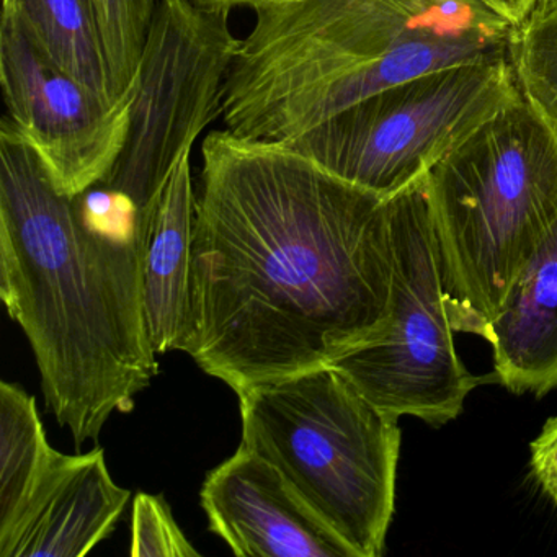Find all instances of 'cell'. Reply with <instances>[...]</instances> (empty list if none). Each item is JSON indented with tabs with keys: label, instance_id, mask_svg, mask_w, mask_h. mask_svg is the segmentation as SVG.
I'll return each mask as SVG.
<instances>
[{
	"label": "cell",
	"instance_id": "obj_1",
	"mask_svg": "<svg viewBox=\"0 0 557 557\" xmlns=\"http://www.w3.org/2000/svg\"><path fill=\"white\" fill-rule=\"evenodd\" d=\"M201 158L181 350L237 393L377 341L393 298L387 198L227 129Z\"/></svg>",
	"mask_w": 557,
	"mask_h": 557
},
{
	"label": "cell",
	"instance_id": "obj_2",
	"mask_svg": "<svg viewBox=\"0 0 557 557\" xmlns=\"http://www.w3.org/2000/svg\"><path fill=\"white\" fill-rule=\"evenodd\" d=\"M224 94L227 132L286 143L347 107L459 64L510 61L515 27L481 0H265Z\"/></svg>",
	"mask_w": 557,
	"mask_h": 557
},
{
	"label": "cell",
	"instance_id": "obj_3",
	"mask_svg": "<svg viewBox=\"0 0 557 557\" xmlns=\"http://www.w3.org/2000/svg\"><path fill=\"white\" fill-rule=\"evenodd\" d=\"M0 298L30 342L48 407L77 448L135 409L159 364L84 250L73 197L5 115L0 123Z\"/></svg>",
	"mask_w": 557,
	"mask_h": 557
},
{
	"label": "cell",
	"instance_id": "obj_4",
	"mask_svg": "<svg viewBox=\"0 0 557 557\" xmlns=\"http://www.w3.org/2000/svg\"><path fill=\"white\" fill-rule=\"evenodd\" d=\"M456 332L484 338L557 221V138L520 96L426 174Z\"/></svg>",
	"mask_w": 557,
	"mask_h": 557
},
{
	"label": "cell",
	"instance_id": "obj_5",
	"mask_svg": "<svg viewBox=\"0 0 557 557\" xmlns=\"http://www.w3.org/2000/svg\"><path fill=\"white\" fill-rule=\"evenodd\" d=\"M236 394L240 446L272 462L355 557L381 556L396 507L399 417L331 364Z\"/></svg>",
	"mask_w": 557,
	"mask_h": 557
},
{
	"label": "cell",
	"instance_id": "obj_6",
	"mask_svg": "<svg viewBox=\"0 0 557 557\" xmlns=\"http://www.w3.org/2000/svg\"><path fill=\"white\" fill-rule=\"evenodd\" d=\"M518 96L510 61L443 67L380 90L282 145L347 184L391 198Z\"/></svg>",
	"mask_w": 557,
	"mask_h": 557
},
{
	"label": "cell",
	"instance_id": "obj_7",
	"mask_svg": "<svg viewBox=\"0 0 557 557\" xmlns=\"http://www.w3.org/2000/svg\"><path fill=\"white\" fill-rule=\"evenodd\" d=\"M387 205L393 240L389 321L377 341L348 351L331 367L384 412L445 425L461 413L479 380L456 354L426 177L387 198Z\"/></svg>",
	"mask_w": 557,
	"mask_h": 557
},
{
	"label": "cell",
	"instance_id": "obj_8",
	"mask_svg": "<svg viewBox=\"0 0 557 557\" xmlns=\"http://www.w3.org/2000/svg\"><path fill=\"white\" fill-rule=\"evenodd\" d=\"M239 48L230 14L205 11L190 0H159L139 64L128 139L100 184L156 213L181 159L223 116Z\"/></svg>",
	"mask_w": 557,
	"mask_h": 557
},
{
	"label": "cell",
	"instance_id": "obj_9",
	"mask_svg": "<svg viewBox=\"0 0 557 557\" xmlns=\"http://www.w3.org/2000/svg\"><path fill=\"white\" fill-rule=\"evenodd\" d=\"M0 86L8 116L61 194L77 197L115 168L128 139L133 97L109 102L51 63L14 11L2 9Z\"/></svg>",
	"mask_w": 557,
	"mask_h": 557
},
{
	"label": "cell",
	"instance_id": "obj_10",
	"mask_svg": "<svg viewBox=\"0 0 557 557\" xmlns=\"http://www.w3.org/2000/svg\"><path fill=\"white\" fill-rule=\"evenodd\" d=\"M210 530L240 557H355L282 472L239 446L205 479Z\"/></svg>",
	"mask_w": 557,
	"mask_h": 557
},
{
	"label": "cell",
	"instance_id": "obj_11",
	"mask_svg": "<svg viewBox=\"0 0 557 557\" xmlns=\"http://www.w3.org/2000/svg\"><path fill=\"white\" fill-rule=\"evenodd\" d=\"M495 380L541 397L557 387V221L487 325Z\"/></svg>",
	"mask_w": 557,
	"mask_h": 557
},
{
	"label": "cell",
	"instance_id": "obj_12",
	"mask_svg": "<svg viewBox=\"0 0 557 557\" xmlns=\"http://www.w3.org/2000/svg\"><path fill=\"white\" fill-rule=\"evenodd\" d=\"M132 498L96 448L67 459L32 508L12 557H83L112 534Z\"/></svg>",
	"mask_w": 557,
	"mask_h": 557
},
{
	"label": "cell",
	"instance_id": "obj_13",
	"mask_svg": "<svg viewBox=\"0 0 557 557\" xmlns=\"http://www.w3.org/2000/svg\"><path fill=\"white\" fill-rule=\"evenodd\" d=\"M195 211L197 191L187 152L162 194L146 249L143 309L149 344L156 355L181 350L187 334Z\"/></svg>",
	"mask_w": 557,
	"mask_h": 557
},
{
	"label": "cell",
	"instance_id": "obj_14",
	"mask_svg": "<svg viewBox=\"0 0 557 557\" xmlns=\"http://www.w3.org/2000/svg\"><path fill=\"white\" fill-rule=\"evenodd\" d=\"M70 455L45 435L34 396L18 384L0 383V557H12L18 534L38 498Z\"/></svg>",
	"mask_w": 557,
	"mask_h": 557
},
{
	"label": "cell",
	"instance_id": "obj_15",
	"mask_svg": "<svg viewBox=\"0 0 557 557\" xmlns=\"http://www.w3.org/2000/svg\"><path fill=\"white\" fill-rule=\"evenodd\" d=\"M4 8L14 11L35 47L51 63L97 96L120 102L90 0H4Z\"/></svg>",
	"mask_w": 557,
	"mask_h": 557
},
{
	"label": "cell",
	"instance_id": "obj_16",
	"mask_svg": "<svg viewBox=\"0 0 557 557\" xmlns=\"http://www.w3.org/2000/svg\"><path fill=\"white\" fill-rule=\"evenodd\" d=\"M510 63L521 97L557 138V0L515 28Z\"/></svg>",
	"mask_w": 557,
	"mask_h": 557
},
{
	"label": "cell",
	"instance_id": "obj_17",
	"mask_svg": "<svg viewBox=\"0 0 557 557\" xmlns=\"http://www.w3.org/2000/svg\"><path fill=\"white\" fill-rule=\"evenodd\" d=\"M159 0H90L119 100L132 96L138 83L146 38Z\"/></svg>",
	"mask_w": 557,
	"mask_h": 557
},
{
	"label": "cell",
	"instance_id": "obj_18",
	"mask_svg": "<svg viewBox=\"0 0 557 557\" xmlns=\"http://www.w3.org/2000/svg\"><path fill=\"white\" fill-rule=\"evenodd\" d=\"M133 557L200 556L175 523L171 507L162 495L141 494L133 500Z\"/></svg>",
	"mask_w": 557,
	"mask_h": 557
},
{
	"label": "cell",
	"instance_id": "obj_19",
	"mask_svg": "<svg viewBox=\"0 0 557 557\" xmlns=\"http://www.w3.org/2000/svg\"><path fill=\"white\" fill-rule=\"evenodd\" d=\"M530 448L531 472L544 494L557 504V417L544 423Z\"/></svg>",
	"mask_w": 557,
	"mask_h": 557
},
{
	"label": "cell",
	"instance_id": "obj_20",
	"mask_svg": "<svg viewBox=\"0 0 557 557\" xmlns=\"http://www.w3.org/2000/svg\"><path fill=\"white\" fill-rule=\"evenodd\" d=\"M481 2L498 17L517 28L523 25L537 9L546 5L549 0H481Z\"/></svg>",
	"mask_w": 557,
	"mask_h": 557
},
{
	"label": "cell",
	"instance_id": "obj_21",
	"mask_svg": "<svg viewBox=\"0 0 557 557\" xmlns=\"http://www.w3.org/2000/svg\"><path fill=\"white\" fill-rule=\"evenodd\" d=\"M197 8L211 12H224L231 14L234 9H256L265 0H190Z\"/></svg>",
	"mask_w": 557,
	"mask_h": 557
}]
</instances>
